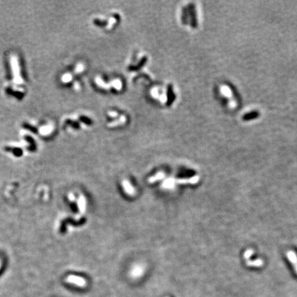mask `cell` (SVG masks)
<instances>
[{
	"label": "cell",
	"instance_id": "obj_1",
	"mask_svg": "<svg viewBox=\"0 0 297 297\" xmlns=\"http://www.w3.org/2000/svg\"><path fill=\"white\" fill-rule=\"evenodd\" d=\"M10 66H11L12 76L13 82L17 85H21L24 83V79L21 74V66L19 59L16 54H12L10 57Z\"/></svg>",
	"mask_w": 297,
	"mask_h": 297
},
{
	"label": "cell",
	"instance_id": "obj_2",
	"mask_svg": "<svg viewBox=\"0 0 297 297\" xmlns=\"http://www.w3.org/2000/svg\"><path fill=\"white\" fill-rule=\"evenodd\" d=\"M67 281L79 287H85L86 286V281L84 278L78 276L70 275L67 278Z\"/></svg>",
	"mask_w": 297,
	"mask_h": 297
},
{
	"label": "cell",
	"instance_id": "obj_3",
	"mask_svg": "<svg viewBox=\"0 0 297 297\" xmlns=\"http://www.w3.org/2000/svg\"><path fill=\"white\" fill-rule=\"evenodd\" d=\"M122 184H123V188L124 190H125V193H127L128 195H129V196H134V195H135L136 193L135 188H134L129 180H123V182H122Z\"/></svg>",
	"mask_w": 297,
	"mask_h": 297
},
{
	"label": "cell",
	"instance_id": "obj_4",
	"mask_svg": "<svg viewBox=\"0 0 297 297\" xmlns=\"http://www.w3.org/2000/svg\"><path fill=\"white\" fill-rule=\"evenodd\" d=\"M77 204H78L80 213L83 214L85 213V209H86V200H85V197L83 195H81L79 196L78 200H77Z\"/></svg>",
	"mask_w": 297,
	"mask_h": 297
},
{
	"label": "cell",
	"instance_id": "obj_5",
	"mask_svg": "<svg viewBox=\"0 0 297 297\" xmlns=\"http://www.w3.org/2000/svg\"><path fill=\"white\" fill-rule=\"evenodd\" d=\"M287 256H288V259L290 260V261L292 263L293 266H294L295 270H296V273H297V256L296 254H295L294 252H293L292 251H288L287 253Z\"/></svg>",
	"mask_w": 297,
	"mask_h": 297
},
{
	"label": "cell",
	"instance_id": "obj_6",
	"mask_svg": "<svg viewBox=\"0 0 297 297\" xmlns=\"http://www.w3.org/2000/svg\"><path fill=\"white\" fill-rule=\"evenodd\" d=\"M52 126L50 125H46V126H43L42 127L40 128V134L43 136H47L48 134H50L52 132Z\"/></svg>",
	"mask_w": 297,
	"mask_h": 297
},
{
	"label": "cell",
	"instance_id": "obj_7",
	"mask_svg": "<svg viewBox=\"0 0 297 297\" xmlns=\"http://www.w3.org/2000/svg\"><path fill=\"white\" fill-rule=\"evenodd\" d=\"M164 177V173L163 172L158 173L156 174L155 176H152L149 179H148V182H149L150 183L156 182V181L162 180V179Z\"/></svg>",
	"mask_w": 297,
	"mask_h": 297
},
{
	"label": "cell",
	"instance_id": "obj_8",
	"mask_svg": "<svg viewBox=\"0 0 297 297\" xmlns=\"http://www.w3.org/2000/svg\"><path fill=\"white\" fill-rule=\"evenodd\" d=\"M174 183L175 182H173V180H171V179H168V180H167L166 182H164L163 183V186L165 187V188H171V187L173 186Z\"/></svg>",
	"mask_w": 297,
	"mask_h": 297
},
{
	"label": "cell",
	"instance_id": "obj_9",
	"mask_svg": "<svg viewBox=\"0 0 297 297\" xmlns=\"http://www.w3.org/2000/svg\"><path fill=\"white\" fill-rule=\"evenodd\" d=\"M68 198H69V200H70V201H72V202H74V201L75 200V196H74V195L73 194V193H70V194L68 195Z\"/></svg>",
	"mask_w": 297,
	"mask_h": 297
}]
</instances>
